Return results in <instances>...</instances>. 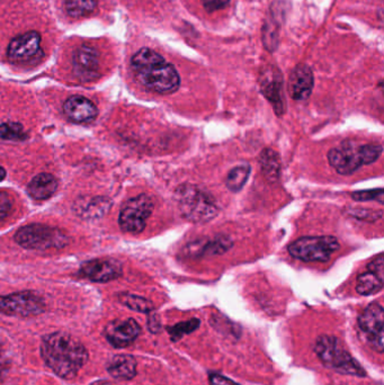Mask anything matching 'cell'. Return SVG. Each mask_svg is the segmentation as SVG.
I'll return each mask as SVG.
<instances>
[{
  "mask_svg": "<svg viewBox=\"0 0 384 385\" xmlns=\"http://www.w3.org/2000/svg\"><path fill=\"white\" fill-rule=\"evenodd\" d=\"M41 356L59 377L70 379L88 362V351L80 340L66 333H53L41 342Z\"/></svg>",
  "mask_w": 384,
  "mask_h": 385,
  "instance_id": "cell-1",
  "label": "cell"
},
{
  "mask_svg": "<svg viewBox=\"0 0 384 385\" xmlns=\"http://www.w3.org/2000/svg\"><path fill=\"white\" fill-rule=\"evenodd\" d=\"M131 67L141 85L155 93H175L180 86L176 68L166 62L165 58L155 50L149 48L139 50L131 59Z\"/></svg>",
  "mask_w": 384,
  "mask_h": 385,
  "instance_id": "cell-2",
  "label": "cell"
},
{
  "mask_svg": "<svg viewBox=\"0 0 384 385\" xmlns=\"http://www.w3.org/2000/svg\"><path fill=\"white\" fill-rule=\"evenodd\" d=\"M176 201L179 211L186 220L194 223H206L219 215V208L208 191L197 186H179L176 189Z\"/></svg>",
  "mask_w": 384,
  "mask_h": 385,
  "instance_id": "cell-3",
  "label": "cell"
},
{
  "mask_svg": "<svg viewBox=\"0 0 384 385\" xmlns=\"http://www.w3.org/2000/svg\"><path fill=\"white\" fill-rule=\"evenodd\" d=\"M313 351L325 366L332 368L337 373L357 377H367L364 368L343 348L341 342L336 337L328 335L318 337L313 344Z\"/></svg>",
  "mask_w": 384,
  "mask_h": 385,
  "instance_id": "cell-4",
  "label": "cell"
},
{
  "mask_svg": "<svg viewBox=\"0 0 384 385\" xmlns=\"http://www.w3.org/2000/svg\"><path fill=\"white\" fill-rule=\"evenodd\" d=\"M15 240L25 249L48 250L64 248L69 238L58 228L35 223L20 228L15 235Z\"/></svg>",
  "mask_w": 384,
  "mask_h": 385,
  "instance_id": "cell-5",
  "label": "cell"
},
{
  "mask_svg": "<svg viewBox=\"0 0 384 385\" xmlns=\"http://www.w3.org/2000/svg\"><path fill=\"white\" fill-rule=\"evenodd\" d=\"M341 243L332 235L300 238L289 246L290 255L306 263H326L337 252Z\"/></svg>",
  "mask_w": 384,
  "mask_h": 385,
  "instance_id": "cell-6",
  "label": "cell"
},
{
  "mask_svg": "<svg viewBox=\"0 0 384 385\" xmlns=\"http://www.w3.org/2000/svg\"><path fill=\"white\" fill-rule=\"evenodd\" d=\"M153 201L145 194L133 197L125 203L120 213L121 229L127 233H140L145 230L147 220L152 215Z\"/></svg>",
  "mask_w": 384,
  "mask_h": 385,
  "instance_id": "cell-7",
  "label": "cell"
},
{
  "mask_svg": "<svg viewBox=\"0 0 384 385\" xmlns=\"http://www.w3.org/2000/svg\"><path fill=\"white\" fill-rule=\"evenodd\" d=\"M45 309L47 304L43 298L29 291L0 296V313L6 316L29 318L40 316Z\"/></svg>",
  "mask_w": 384,
  "mask_h": 385,
  "instance_id": "cell-8",
  "label": "cell"
},
{
  "mask_svg": "<svg viewBox=\"0 0 384 385\" xmlns=\"http://www.w3.org/2000/svg\"><path fill=\"white\" fill-rule=\"evenodd\" d=\"M358 327L367 335V342L378 353H383L384 310L378 303H371L358 317Z\"/></svg>",
  "mask_w": 384,
  "mask_h": 385,
  "instance_id": "cell-9",
  "label": "cell"
},
{
  "mask_svg": "<svg viewBox=\"0 0 384 385\" xmlns=\"http://www.w3.org/2000/svg\"><path fill=\"white\" fill-rule=\"evenodd\" d=\"M328 161L338 174L352 175L363 166L361 145L353 142H344L341 147L332 149L328 152Z\"/></svg>",
  "mask_w": 384,
  "mask_h": 385,
  "instance_id": "cell-10",
  "label": "cell"
},
{
  "mask_svg": "<svg viewBox=\"0 0 384 385\" xmlns=\"http://www.w3.org/2000/svg\"><path fill=\"white\" fill-rule=\"evenodd\" d=\"M259 86L262 93L273 105L275 113L282 115L285 110L283 95V77L274 66H267L260 71Z\"/></svg>",
  "mask_w": 384,
  "mask_h": 385,
  "instance_id": "cell-11",
  "label": "cell"
},
{
  "mask_svg": "<svg viewBox=\"0 0 384 385\" xmlns=\"http://www.w3.org/2000/svg\"><path fill=\"white\" fill-rule=\"evenodd\" d=\"M40 48V33L29 31L13 38L7 48V57L13 62H27L38 57Z\"/></svg>",
  "mask_w": 384,
  "mask_h": 385,
  "instance_id": "cell-12",
  "label": "cell"
},
{
  "mask_svg": "<svg viewBox=\"0 0 384 385\" xmlns=\"http://www.w3.org/2000/svg\"><path fill=\"white\" fill-rule=\"evenodd\" d=\"M141 333V327L134 319L114 320L105 328V337L113 347L125 348L134 342Z\"/></svg>",
  "mask_w": 384,
  "mask_h": 385,
  "instance_id": "cell-13",
  "label": "cell"
},
{
  "mask_svg": "<svg viewBox=\"0 0 384 385\" xmlns=\"http://www.w3.org/2000/svg\"><path fill=\"white\" fill-rule=\"evenodd\" d=\"M80 274L90 281L106 283L121 277L123 268L115 259H95L83 263Z\"/></svg>",
  "mask_w": 384,
  "mask_h": 385,
  "instance_id": "cell-14",
  "label": "cell"
},
{
  "mask_svg": "<svg viewBox=\"0 0 384 385\" xmlns=\"http://www.w3.org/2000/svg\"><path fill=\"white\" fill-rule=\"evenodd\" d=\"M73 71L79 79L90 81L99 75V53L95 48L81 45L73 55Z\"/></svg>",
  "mask_w": 384,
  "mask_h": 385,
  "instance_id": "cell-15",
  "label": "cell"
},
{
  "mask_svg": "<svg viewBox=\"0 0 384 385\" xmlns=\"http://www.w3.org/2000/svg\"><path fill=\"white\" fill-rule=\"evenodd\" d=\"M313 85L315 78L309 66L298 64L290 75L287 90L294 101H304L311 96Z\"/></svg>",
  "mask_w": 384,
  "mask_h": 385,
  "instance_id": "cell-16",
  "label": "cell"
},
{
  "mask_svg": "<svg viewBox=\"0 0 384 385\" xmlns=\"http://www.w3.org/2000/svg\"><path fill=\"white\" fill-rule=\"evenodd\" d=\"M64 112L71 121L76 123H87L96 119L99 110L93 101L84 96H71L64 105Z\"/></svg>",
  "mask_w": 384,
  "mask_h": 385,
  "instance_id": "cell-17",
  "label": "cell"
},
{
  "mask_svg": "<svg viewBox=\"0 0 384 385\" xmlns=\"http://www.w3.org/2000/svg\"><path fill=\"white\" fill-rule=\"evenodd\" d=\"M107 372L111 377L118 379H132L136 375V361L127 354L116 355L107 364Z\"/></svg>",
  "mask_w": 384,
  "mask_h": 385,
  "instance_id": "cell-18",
  "label": "cell"
},
{
  "mask_svg": "<svg viewBox=\"0 0 384 385\" xmlns=\"http://www.w3.org/2000/svg\"><path fill=\"white\" fill-rule=\"evenodd\" d=\"M57 189H58L57 178L53 175L43 173L35 176L31 180L27 191L34 200L43 201L53 196Z\"/></svg>",
  "mask_w": 384,
  "mask_h": 385,
  "instance_id": "cell-19",
  "label": "cell"
},
{
  "mask_svg": "<svg viewBox=\"0 0 384 385\" xmlns=\"http://www.w3.org/2000/svg\"><path fill=\"white\" fill-rule=\"evenodd\" d=\"M112 203L106 197H93L90 201L76 203L75 211L84 219H99L110 211Z\"/></svg>",
  "mask_w": 384,
  "mask_h": 385,
  "instance_id": "cell-20",
  "label": "cell"
},
{
  "mask_svg": "<svg viewBox=\"0 0 384 385\" xmlns=\"http://www.w3.org/2000/svg\"><path fill=\"white\" fill-rule=\"evenodd\" d=\"M232 246V239L229 237L215 238L213 240L206 243L194 242L187 246V250L191 255L195 256H215L222 255L228 252Z\"/></svg>",
  "mask_w": 384,
  "mask_h": 385,
  "instance_id": "cell-21",
  "label": "cell"
},
{
  "mask_svg": "<svg viewBox=\"0 0 384 385\" xmlns=\"http://www.w3.org/2000/svg\"><path fill=\"white\" fill-rule=\"evenodd\" d=\"M258 161L266 180L272 184L278 182L280 176V160L278 154L272 149H265L259 154Z\"/></svg>",
  "mask_w": 384,
  "mask_h": 385,
  "instance_id": "cell-22",
  "label": "cell"
},
{
  "mask_svg": "<svg viewBox=\"0 0 384 385\" xmlns=\"http://www.w3.org/2000/svg\"><path fill=\"white\" fill-rule=\"evenodd\" d=\"M383 287V278L378 277L373 273H362L356 279V292L361 296H372L380 292Z\"/></svg>",
  "mask_w": 384,
  "mask_h": 385,
  "instance_id": "cell-23",
  "label": "cell"
},
{
  "mask_svg": "<svg viewBox=\"0 0 384 385\" xmlns=\"http://www.w3.org/2000/svg\"><path fill=\"white\" fill-rule=\"evenodd\" d=\"M278 34H280V23L275 12L273 16L269 14V17L266 18L263 29L264 45L269 52H274L275 50L278 49Z\"/></svg>",
  "mask_w": 384,
  "mask_h": 385,
  "instance_id": "cell-24",
  "label": "cell"
},
{
  "mask_svg": "<svg viewBox=\"0 0 384 385\" xmlns=\"http://www.w3.org/2000/svg\"><path fill=\"white\" fill-rule=\"evenodd\" d=\"M250 171H252V167L249 165H241L234 167L229 173L227 180H225L227 189L232 191V193H238V191H241L243 189V186L246 185V182L248 180L249 176H250Z\"/></svg>",
  "mask_w": 384,
  "mask_h": 385,
  "instance_id": "cell-25",
  "label": "cell"
},
{
  "mask_svg": "<svg viewBox=\"0 0 384 385\" xmlns=\"http://www.w3.org/2000/svg\"><path fill=\"white\" fill-rule=\"evenodd\" d=\"M97 0H66L64 9L70 17L80 18L95 10Z\"/></svg>",
  "mask_w": 384,
  "mask_h": 385,
  "instance_id": "cell-26",
  "label": "cell"
},
{
  "mask_svg": "<svg viewBox=\"0 0 384 385\" xmlns=\"http://www.w3.org/2000/svg\"><path fill=\"white\" fill-rule=\"evenodd\" d=\"M118 298L123 305L136 312L150 313L153 311L152 302L142 296H134L130 293H121L118 296Z\"/></svg>",
  "mask_w": 384,
  "mask_h": 385,
  "instance_id": "cell-27",
  "label": "cell"
},
{
  "mask_svg": "<svg viewBox=\"0 0 384 385\" xmlns=\"http://www.w3.org/2000/svg\"><path fill=\"white\" fill-rule=\"evenodd\" d=\"M29 134L24 130L23 125L17 122H6L0 124V139L1 140H20L27 139Z\"/></svg>",
  "mask_w": 384,
  "mask_h": 385,
  "instance_id": "cell-28",
  "label": "cell"
},
{
  "mask_svg": "<svg viewBox=\"0 0 384 385\" xmlns=\"http://www.w3.org/2000/svg\"><path fill=\"white\" fill-rule=\"evenodd\" d=\"M199 324H201V321H199V319H191L188 321L179 322V324H175L173 327H168L167 331L171 335V340L177 342V340L185 336V335H190V333L197 330Z\"/></svg>",
  "mask_w": 384,
  "mask_h": 385,
  "instance_id": "cell-29",
  "label": "cell"
},
{
  "mask_svg": "<svg viewBox=\"0 0 384 385\" xmlns=\"http://www.w3.org/2000/svg\"><path fill=\"white\" fill-rule=\"evenodd\" d=\"M382 151H383V148L381 145H374V143L362 145L361 154L363 165H371V164L378 161V158L381 157Z\"/></svg>",
  "mask_w": 384,
  "mask_h": 385,
  "instance_id": "cell-30",
  "label": "cell"
},
{
  "mask_svg": "<svg viewBox=\"0 0 384 385\" xmlns=\"http://www.w3.org/2000/svg\"><path fill=\"white\" fill-rule=\"evenodd\" d=\"M353 200L357 202H369V201H374L378 204L384 203V191L383 189H367V191H354L352 194Z\"/></svg>",
  "mask_w": 384,
  "mask_h": 385,
  "instance_id": "cell-31",
  "label": "cell"
},
{
  "mask_svg": "<svg viewBox=\"0 0 384 385\" xmlns=\"http://www.w3.org/2000/svg\"><path fill=\"white\" fill-rule=\"evenodd\" d=\"M348 215L350 217H356L358 220L362 221H378L381 219L382 213L381 210H369V209H353L348 212Z\"/></svg>",
  "mask_w": 384,
  "mask_h": 385,
  "instance_id": "cell-32",
  "label": "cell"
},
{
  "mask_svg": "<svg viewBox=\"0 0 384 385\" xmlns=\"http://www.w3.org/2000/svg\"><path fill=\"white\" fill-rule=\"evenodd\" d=\"M367 270L376 274L378 277L384 278V258L383 255H378L367 265Z\"/></svg>",
  "mask_w": 384,
  "mask_h": 385,
  "instance_id": "cell-33",
  "label": "cell"
},
{
  "mask_svg": "<svg viewBox=\"0 0 384 385\" xmlns=\"http://www.w3.org/2000/svg\"><path fill=\"white\" fill-rule=\"evenodd\" d=\"M206 12L213 13L228 6L230 0H201Z\"/></svg>",
  "mask_w": 384,
  "mask_h": 385,
  "instance_id": "cell-34",
  "label": "cell"
},
{
  "mask_svg": "<svg viewBox=\"0 0 384 385\" xmlns=\"http://www.w3.org/2000/svg\"><path fill=\"white\" fill-rule=\"evenodd\" d=\"M13 203L9 196L5 191H0V219L6 217L12 211Z\"/></svg>",
  "mask_w": 384,
  "mask_h": 385,
  "instance_id": "cell-35",
  "label": "cell"
},
{
  "mask_svg": "<svg viewBox=\"0 0 384 385\" xmlns=\"http://www.w3.org/2000/svg\"><path fill=\"white\" fill-rule=\"evenodd\" d=\"M208 382L210 385H239L232 379H228L222 374L211 373L208 375Z\"/></svg>",
  "mask_w": 384,
  "mask_h": 385,
  "instance_id": "cell-36",
  "label": "cell"
},
{
  "mask_svg": "<svg viewBox=\"0 0 384 385\" xmlns=\"http://www.w3.org/2000/svg\"><path fill=\"white\" fill-rule=\"evenodd\" d=\"M148 328L149 330L152 333H158L160 331V320L158 319V317L156 314H152V313H149V319H148Z\"/></svg>",
  "mask_w": 384,
  "mask_h": 385,
  "instance_id": "cell-37",
  "label": "cell"
},
{
  "mask_svg": "<svg viewBox=\"0 0 384 385\" xmlns=\"http://www.w3.org/2000/svg\"><path fill=\"white\" fill-rule=\"evenodd\" d=\"M5 177H6V170L3 167H0V182L5 180Z\"/></svg>",
  "mask_w": 384,
  "mask_h": 385,
  "instance_id": "cell-38",
  "label": "cell"
}]
</instances>
